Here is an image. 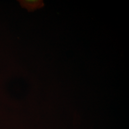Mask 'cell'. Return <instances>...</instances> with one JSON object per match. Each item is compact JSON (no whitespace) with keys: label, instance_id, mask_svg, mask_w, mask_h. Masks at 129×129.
Instances as JSON below:
<instances>
[{"label":"cell","instance_id":"obj_1","mask_svg":"<svg viewBox=\"0 0 129 129\" xmlns=\"http://www.w3.org/2000/svg\"><path fill=\"white\" fill-rule=\"evenodd\" d=\"M18 2L23 8L26 9L29 12L41 8L44 5L43 2L41 0H20Z\"/></svg>","mask_w":129,"mask_h":129}]
</instances>
